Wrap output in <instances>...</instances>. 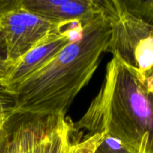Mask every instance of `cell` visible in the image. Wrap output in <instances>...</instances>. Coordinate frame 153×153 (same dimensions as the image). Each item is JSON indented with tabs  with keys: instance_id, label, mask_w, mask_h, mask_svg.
<instances>
[{
	"instance_id": "14",
	"label": "cell",
	"mask_w": 153,
	"mask_h": 153,
	"mask_svg": "<svg viewBox=\"0 0 153 153\" xmlns=\"http://www.w3.org/2000/svg\"><path fill=\"white\" fill-rule=\"evenodd\" d=\"M12 116H8V115H0V128L4 126V124Z\"/></svg>"
},
{
	"instance_id": "3",
	"label": "cell",
	"mask_w": 153,
	"mask_h": 153,
	"mask_svg": "<svg viewBox=\"0 0 153 153\" xmlns=\"http://www.w3.org/2000/svg\"><path fill=\"white\" fill-rule=\"evenodd\" d=\"M98 1L111 27L106 52L131 68L146 88L153 92V23L130 14L119 0Z\"/></svg>"
},
{
	"instance_id": "7",
	"label": "cell",
	"mask_w": 153,
	"mask_h": 153,
	"mask_svg": "<svg viewBox=\"0 0 153 153\" xmlns=\"http://www.w3.org/2000/svg\"><path fill=\"white\" fill-rule=\"evenodd\" d=\"M106 135L95 134L87 135L79 132L74 122L66 117L64 114L59 115L52 132L46 153H94Z\"/></svg>"
},
{
	"instance_id": "9",
	"label": "cell",
	"mask_w": 153,
	"mask_h": 153,
	"mask_svg": "<svg viewBox=\"0 0 153 153\" xmlns=\"http://www.w3.org/2000/svg\"><path fill=\"white\" fill-rule=\"evenodd\" d=\"M94 153H133L128 150L118 141L110 137H105Z\"/></svg>"
},
{
	"instance_id": "2",
	"label": "cell",
	"mask_w": 153,
	"mask_h": 153,
	"mask_svg": "<svg viewBox=\"0 0 153 153\" xmlns=\"http://www.w3.org/2000/svg\"><path fill=\"white\" fill-rule=\"evenodd\" d=\"M74 126L87 135L105 134L133 153H153V92L113 56L100 91Z\"/></svg>"
},
{
	"instance_id": "4",
	"label": "cell",
	"mask_w": 153,
	"mask_h": 153,
	"mask_svg": "<svg viewBox=\"0 0 153 153\" xmlns=\"http://www.w3.org/2000/svg\"><path fill=\"white\" fill-rule=\"evenodd\" d=\"M64 25L67 24L58 25L32 13L21 0H6L0 9V32L5 44L8 69Z\"/></svg>"
},
{
	"instance_id": "8",
	"label": "cell",
	"mask_w": 153,
	"mask_h": 153,
	"mask_svg": "<svg viewBox=\"0 0 153 153\" xmlns=\"http://www.w3.org/2000/svg\"><path fill=\"white\" fill-rule=\"evenodd\" d=\"M122 5L130 14L153 23V0H119Z\"/></svg>"
},
{
	"instance_id": "5",
	"label": "cell",
	"mask_w": 153,
	"mask_h": 153,
	"mask_svg": "<svg viewBox=\"0 0 153 153\" xmlns=\"http://www.w3.org/2000/svg\"><path fill=\"white\" fill-rule=\"evenodd\" d=\"M82 22H74L60 27L30 50L7 70L1 88L7 93L26 77L51 61L75 38Z\"/></svg>"
},
{
	"instance_id": "10",
	"label": "cell",
	"mask_w": 153,
	"mask_h": 153,
	"mask_svg": "<svg viewBox=\"0 0 153 153\" xmlns=\"http://www.w3.org/2000/svg\"><path fill=\"white\" fill-rule=\"evenodd\" d=\"M14 100L0 87V115H14Z\"/></svg>"
},
{
	"instance_id": "11",
	"label": "cell",
	"mask_w": 153,
	"mask_h": 153,
	"mask_svg": "<svg viewBox=\"0 0 153 153\" xmlns=\"http://www.w3.org/2000/svg\"><path fill=\"white\" fill-rule=\"evenodd\" d=\"M0 67H4L8 70L7 55H6V48L4 39L0 32Z\"/></svg>"
},
{
	"instance_id": "13",
	"label": "cell",
	"mask_w": 153,
	"mask_h": 153,
	"mask_svg": "<svg viewBox=\"0 0 153 153\" xmlns=\"http://www.w3.org/2000/svg\"><path fill=\"white\" fill-rule=\"evenodd\" d=\"M7 73V69L4 67H0V87H1L2 83L3 80H4V77Z\"/></svg>"
},
{
	"instance_id": "1",
	"label": "cell",
	"mask_w": 153,
	"mask_h": 153,
	"mask_svg": "<svg viewBox=\"0 0 153 153\" xmlns=\"http://www.w3.org/2000/svg\"><path fill=\"white\" fill-rule=\"evenodd\" d=\"M110 37V24L101 9L51 61L8 91L14 100V115L65 114L95 73Z\"/></svg>"
},
{
	"instance_id": "12",
	"label": "cell",
	"mask_w": 153,
	"mask_h": 153,
	"mask_svg": "<svg viewBox=\"0 0 153 153\" xmlns=\"http://www.w3.org/2000/svg\"><path fill=\"white\" fill-rule=\"evenodd\" d=\"M0 153H8L7 143H6L5 135H4V126L0 128Z\"/></svg>"
},
{
	"instance_id": "6",
	"label": "cell",
	"mask_w": 153,
	"mask_h": 153,
	"mask_svg": "<svg viewBox=\"0 0 153 153\" xmlns=\"http://www.w3.org/2000/svg\"><path fill=\"white\" fill-rule=\"evenodd\" d=\"M21 2L30 12L58 25L85 23L101 11L98 0H21Z\"/></svg>"
}]
</instances>
